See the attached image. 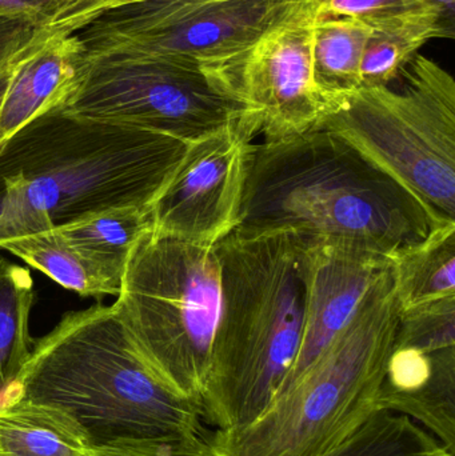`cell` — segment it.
Listing matches in <instances>:
<instances>
[{
  "instance_id": "obj_1",
  "label": "cell",
  "mask_w": 455,
  "mask_h": 456,
  "mask_svg": "<svg viewBox=\"0 0 455 456\" xmlns=\"http://www.w3.org/2000/svg\"><path fill=\"white\" fill-rule=\"evenodd\" d=\"M455 224L323 128L250 143L232 232L288 231L309 243L354 247L392 259Z\"/></svg>"
},
{
  "instance_id": "obj_2",
  "label": "cell",
  "mask_w": 455,
  "mask_h": 456,
  "mask_svg": "<svg viewBox=\"0 0 455 456\" xmlns=\"http://www.w3.org/2000/svg\"><path fill=\"white\" fill-rule=\"evenodd\" d=\"M190 143L53 110L0 146V251L93 214L152 205Z\"/></svg>"
},
{
  "instance_id": "obj_3",
  "label": "cell",
  "mask_w": 455,
  "mask_h": 456,
  "mask_svg": "<svg viewBox=\"0 0 455 456\" xmlns=\"http://www.w3.org/2000/svg\"><path fill=\"white\" fill-rule=\"evenodd\" d=\"M307 241L288 231L232 232L216 244L221 313L200 398L216 431L256 422L298 353L306 303Z\"/></svg>"
},
{
  "instance_id": "obj_4",
  "label": "cell",
  "mask_w": 455,
  "mask_h": 456,
  "mask_svg": "<svg viewBox=\"0 0 455 456\" xmlns=\"http://www.w3.org/2000/svg\"><path fill=\"white\" fill-rule=\"evenodd\" d=\"M16 394L69 412L93 446L206 433L199 404L174 395L144 366L115 303L64 314L32 342Z\"/></svg>"
},
{
  "instance_id": "obj_5",
  "label": "cell",
  "mask_w": 455,
  "mask_h": 456,
  "mask_svg": "<svg viewBox=\"0 0 455 456\" xmlns=\"http://www.w3.org/2000/svg\"><path fill=\"white\" fill-rule=\"evenodd\" d=\"M400 305L382 273L307 371L251 425L211 434L216 456H322L376 412Z\"/></svg>"
},
{
  "instance_id": "obj_6",
  "label": "cell",
  "mask_w": 455,
  "mask_h": 456,
  "mask_svg": "<svg viewBox=\"0 0 455 456\" xmlns=\"http://www.w3.org/2000/svg\"><path fill=\"white\" fill-rule=\"evenodd\" d=\"M115 305L152 377L200 407L221 313L216 244L150 231L128 257Z\"/></svg>"
},
{
  "instance_id": "obj_7",
  "label": "cell",
  "mask_w": 455,
  "mask_h": 456,
  "mask_svg": "<svg viewBox=\"0 0 455 456\" xmlns=\"http://www.w3.org/2000/svg\"><path fill=\"white\" fill-rule=\"evenodd\" d=\"M403 72L402 90L360 88L318 127L339 136L430 210L455 222L454 77L422 55Z\"/></svg>"
},
{
  "instance_id": "obj_8",
  "label": "cell",
  "mask_w": 455,
  "mask_h": 456,
  "mask_svg": "<svg viewBox=\"0 0 455 456\" xmlns=\"http://www.w3.org/2000/svg\"><path fill=\"white\" fill-rule=\"evenodd\" d=\"M74 117L142 128L194 143L253 117L200 66L144 56L85 61L61 107Z\"/></svg>"
},
{
  "instance_id": "obj_9",
  "label": "cell",
  "mask_w": 455,
  "mask_h": 456,
  "mask_svg": "<svg viewBox=\"0 0 455 456\" xmlns=\"http://www.w3.org/2000/svg\"><path fill=\"white\" fill-rule=\"evenodd\" d=\"M301 0H221L176 7L162 0H122L74 31L85 61L106 56L163 58L206 66L243 50Z\"/></svg>"
},
{
  "instance_id": "obj_10",
  "label": "cell",
  "mask_w": 455,
  "mask_h": 456,
  "mask_svg": "<svg viewBox=\"0 0 455 456\" xmlns=\"http://www.w3.org/2000/svg\"><path fill=\"white\" fill-rule=\"evenodd\" d=\"M314 11L307 0L234 55L202 69L248 109L264 141L314 130L336 106L313 74Z\"/></svg>"
},
{
  "instance_id": "obj_11",
  "label": "cell",
  "mask_w": 455,
  "mask_h": 456,
  "mask_svg": "<svg viewBox=\"0 0 455 456\" xmlns=\"http://www.w3.org/2000/svg\"><path fill=\"white\" fill-rule=\"evenodd\" d=\"M254 117L190 143L173 178L151 205L152 232L215 246L234 231L242 205Z\"/></svg>"
},
{
  "instance_id": "obj_12",
  "label": "cell",
  "mask_w": 455,
  "mask_h": 456,
  "mask_svg": "<svg viewBox=\"0 0 455 456\" xmlns=\"http://www.w3.org/2000/svg\"><path fill=\"white\" fill-rule=\"evenodd\" d=\"M390 265V257L354 247L307 241L306 303L301 343L277 396L290 388L320 358Z\"/></svg>"
},
{
  "instance_id": "obj_13",
  "label": "cell",
  "mask_w": 455,
  "mask_h": 456,
  "mask_svg": "<svg viewBox=\"0 0 455 456\" xmlns=\"http://www.w3.org/2000/svg\"><path fill=\"white\" fill-rule=\"evenodd\" d=\"M377 406L419 423L455 455V347L424 353L393 345Z\"/></svg>"
},
{
  "instance_id": "obj_14",
  "label": "cell",
  "mask_w": 455,
  "mask_h": 456,
  "mask_svg": "<svg viewBox=\"0 0 455 456\" xmlns=\"http://www.w3.org/2000/svg\"><path fill=\"white\" fill-rule=\"evenodd\" d=\"M85 69L82 48L74 35L55 27L13 64L0 107V146L16 131L69 98Z\"/></svg>"
},
{
  "instance_id": "obj_15",
  "label": "cell",
  "mask_w": 455,
  "mask_h": 456,
  "mask_svg": "<svg viewBox=\"0 0 455 456\" xmlns=\"http://www.w3.org/2000/svg\"><path fill=\"white\" fill-rule=\"evenodd\" d=\"M85 428L64 410L37 402L0 409V456H95Z\"/></svg>"
},
{
  "instance_id": "obj_16",
  "label": "cell",
  "mask_w": 455,
  "mask_h": 456,
  "mask_svg": "<svg viewBox=\"0 0 455 456\" xmlns=\"http://www.w3.org/2000/svg\"><path fill=\"white\" fill-rule=\"evenodd\" d=\"M361 64V88L386 87L433 39H454L455 26L435 11L419 8L370 24Z\"/></svg>"
},
{
  "instance_id": "obj_17",
  "label": "cell",
  "mask_w": 455,
  "mask_h": 456,
  "mask_svg": "<svg viewBox=\"0 0 455 456\" xmlns=\"http://www.w3.org/2000/svg\"><path fill=\"white\" fill-rule=\"evenodd\" d=\"M5 251L83 297H118L125 273L69 243L58 231L11 241Z\"/></svg>"
},
{
  "instance_id": "obj_18",
  "label": "cell",
  "mask_w": 455,
  "mask_h": 456,
  "mask_svg": "<svg viewBox=\"0 0 455 456\" xmlns=\"http://www.w3.org/2000/svg\"><path fill=\"white\" fill-rule=\"evenodd\" d=\"M400 310L455 297V224L433 228L401 249L390 265Z\"/></svg>"
},
{
  "instance_id": "obj_19",
  "label": "cell",
  "mask_w": 455,
  "mask_h": 456,
  "mask_svg": "<svg viewBox=\"0 0 455 456\" xmlns=\"http://www.w3.org/2000/svg\"><path fill=\"white\" fill-rule=\"evenodd\" d=\"M370 24L353 18L317 19L313 31V74L337 107L361 88V64Z\"/></svg>"
},
{
  "instance_id": "obj_20",
  "label": "cell",
  "mask_w": 455,
  "mask_h": 456,
  "mask_svg": "<svg viewBox=\"0 0 455 456\" xmlns=\"http://www.w3.org/2000/svg\"><path fill=\"white\" fill-rule=\"evenodd\" d=\"M34 300L31 273L0 252V409L19 401L16 379L34 342L29 335Z\"/></svg>"
},
{
  "instance_id": "obj_21",
  "label": "cell",
  "mask_w": 455,
  "mask_h": 456,
  "mask_svg": "<svg viewBox=\"0 0 455 456\" xmlns=\"http://www.w3.org/2000/svg\"><path fill=\"white\" fill-rule=\"evenodd\" d=\"M56 231L77 248L125 273L131 252L152 231L151 205L111 208Z\"/></svg>"
},
{
  "instance_id": "obj_22",
  "label": "cell",
  "mask_w": 455,
  "mask_h": 456,
  "mask_svg": "<svg viewBox=\"0 0 455 456\" xmlns=\"http://www.w3.org/2000/svg\"><path fill=\"white\" fill-rule=\"evenodd\" d=\"M322 456H454L405 415L378 411L346 442Z\"/></svg>"
},
{
  "instance_id": "obj_23",
  "label": "cell",
  "mask_w": 455,
  "mask_h": 456,
  "mask_svg": "<svg viewBox=\"0 0 455 456\" xmlns=\"http://www.w3.org/2000/svg\"><path fill=\"white\" fill-rule=\"evenodd\" d=\"M394 346L424 353L455 347V297L400 310Z\"/></svg>"
},
{
  "instance_id": "obj_24",
  "label": "cell",
  "mask_w": 455,
  "mask_h": 456,
  "mask_svg": "<svg viewBox=\"0 0 455 456\" xmlns=\"http://www.w3.org/2000/svg\"><path fill=\"white\" fill-rule=\"evenodd\" d=\"M95 449V456H216L207 433L181 439H120Z\"/></svg>"
},
{
  "instance_id": "obj_25",
  "label": "cell",
  "mask_w": 455,
  "mask_h": 456,
  "mask_svg": "<svg viewBox=\"0 0 455 456\" xmlns=\"http://www.w3.org/2000/svg\"><path fill=\"white\" fill-rule=\"evenodd\" d=\"M315 18H353L369 24L419 10L413 0H307Z\"/></svg>"
},
{
  "instance_id": "obj_26",
  "label": "cell",
  "mask_w": 455,
  "mask_h": 456,
  "mask_svg": "<svg viewBox=\"0 0 455 456\" xmlns=\"http://www.w3.org/2000/svg\"><path fill=\"white\" fill-rule=\"evenodd\" d=\"M53 28L55 26L31 19L0 16V71L11 66L21 53Z\"/></svg>"
},
{
  "instance_id": "obj_27",
  "label": "cell",
  "mask_w": 455,
  "mask_h": 456,
  "mask_svg": "<svg viewBox=\"0 0 455 456\" xmlns=\"http://www.w3.org/2000/svg\"><path fill=\"white\" fill-rule=\"evenodd\" d=\"M77 0H0V16L27 18L53 26Z\"/></svg>"
},
{
  "instance_id": "obj_28",
  "label": "cell",
  "mask_w": 455,
  "mask_h": 456,
  "mask_svg": "<svg viewBox=\"0 0 455 456\" xmlns=\"http://www.w3.org/2000/svg\"><path fill=\"white\" fill-rule=\"evenodd\" d=\"M122 0H77L74 7L67 11L53 26L66 27L69 31H74L82 21H85L88 16L98 11L104 10V8L111 7Z\"/></svg>"
},
{
  "instance_id": "obj_29",
  "label": "cell",
  "mask_w": 455,
  "mask_h": 456,
  "mask_svg": "<svg viewBox=\"0 0 455 456\" xmlns=\"http://www.w3.org/2000/svg\"><path fill=\"white\" fill-rule=\"evenodd\" d=\"M416 4L440 13L445 20L455 26V0H413Z\"/></svg>"
},
{
  "instance_id": "obj_30",
  "label": "cell",
  "mask_w": 455,
  "mask_h": 456,
  "mask_svg": "<svg viewBox=\"0 0 455 456\" xmlns=\"http://www.w3.org/2000/svg\"><path fill=\"white\" fill-rule=\"evenodd\" d=\"M21 55H23V53H21ZM20 56H19V58H20ZM18 59H16V61H18ZM16 61H13L11 66H8L7 69L0 71V107H2L3 101H4L5 94H7L8 86H10L11 75H12L13 64L16 63Z\"/></svg>"
},
{
  "instance_id": "obj_31",
  "label": "cell",
  "mask_w": 455,
  "mask_h": 456,
  "mask_svg": "<svg viewBox=\"0 0 455 456\" xmlns=\"http://www.w3.org/2000/svg\"><path fill=\"white\" fill-rule=\"evenodd\" d=\"M162 2L176 7H190V5L207 4V3L221 2V0H162Z\"/></svg>"
}]
</instances>
